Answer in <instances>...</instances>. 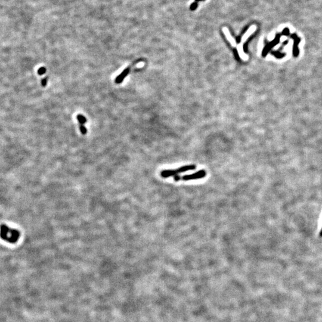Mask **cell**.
<instances>
[{"label":"cell","instance_id":"cell-1","mask_svg":"<svg viewBox=\"0 0 322 322\" xmlns=\"http://www.w3.org/2000/svg\"><path fill=\"white\" fill-rule=\"evenodd\" d=\"M0 236L4 240L14 243L18 242L20 233L16 230L11 229L6 225H2L0 228Z\"/></svg>","mask_w":322,"mask_h":322},{"label":"cell","instance_id":"cell-2","mask_svg":"<svg viewBox=\"0 0 322 322\" xmlns=\"http://www.w3.org/2000/svg\"><path fill=\"white\" fill-rule=\"evenodd\" d=\"M207 175V172L204 169H201L200 171H198L195 173L189 174V175H185L183 177H181V180L184 181H190V180H195L198 179H201L202 178H204Z\"/></svg>","mask_w":322,"mask_h":322},{"label":"cell","instance_id":"cell-3","mask_svg":"<svg viewBox=\"0 0 322 322\" xmlns=\"http://www.w3.org/2000/svg\"><path fill=\"white\" fill-rule=\"evenodd\" d=\"M291 37L294 39V43L293 46V55L295 57H297L299 54V50H298V44L300 42V38L296 35V34H292L291 35Z\"/></svg>","mask_w":322,"mask_h":322},{"label":"cell","instance_id":"cell-4","mask_svg":"<svg viewBox=\"0 0 322 322\" xmlns=\"http://www.w3.org/2000/svg\"><path fill=\"white\" fill-rule=\"evenodd\" d=\"M178 172L177 171V169H166L164 170L161 172V175L162 178H166L171 177H174L176 175H178Z\"/></svg>","mask_w":322,"mask_h":322},{"label":"cell","instance_id":"cell-5","mask_svg":"<svg viewBox=\"0 0 322 322\" xmlns=\"http://www.w3.org/2000/svg\"><path fill=\"white\" fill-rule=\"evenodd\" d=\"M130 68H131L130 67H128V68H125V69L123 70V71L119 75H118V76L116 78V79H115V83H116V84H120V83H121L123 81V80L125 79V78L128 75L129 72H130Z\"/></svg>","mask_w":322,"mask_h":322},{"label":"cell","instance_id":"cell-6","mask_svg":"<svg viewBox=\"0 0 322 322\" xmlns=\"http://www.w3.org/2000/svg\"><path fill=\"white\" fill-rule=\"evenodd\" d=\"M196 166L195 165H185V166H181L180 168H178L177 169V171L178 172V174L180 173H182V172H187V171H191V170H195L196 169Z\"/></svg>","mask_w":322,"mask_h":322},{"label":"cell","instance_id":"cell-7","mask_svg":"<svg viewBox=\"0 0 322 322\" xmlns=\"http://www.w3.org/2000/svg\"><path fill=\"white\" fill-rule=\"evenodd\" d=\"M224 33H225V34H226V37H227V39L229 40V41L230 42V43L231 44V45H232L233 46H236L235 41H234V39L230 37L228 29H226V28H224Z\"/></svg>","mask_w":322,"mask_h":322},{"label":"cell","instance_id":"cell-8","mask_svg":"<svg viewBox=\"0 0 322 322\" xmlns=\"http://www.w3.org/2000/svg\"><path fill=\"white\" fill-rule=\"evenodd\" d=\"M77 118L78 120L79 121V122L80 123V124H83L84 125L87 122V119L85 118V116H84L82 115H80V114L78 115L77 116Z\"/></svg>","mask_w":322,"mask_h":322},{"label":"cell","instance_id":"cell-9","mask_svg":"<svg viewBox=\"0 0 322 322\" xmlns=\"http://www.w3.org/2000/svg\"><path fill=\"white\" fill-rule=\"evenodd\" d=\"M80 131H81V133L83 134H85L87 133V128L85 127V126L83 124H80Z\"/></svg>","mask_w":322,"mask_h":322},{"label":"cell","instance_id":"cell-10","mask_svg":"<svg viewBox=\"0 0 322 322\" xmlns=\"http://www.w3.org/2000/svg\"><path fill=\"white\" fill-rule=\"evenodd\" d=\"M45 72H46V69H45V68H44V67L40 68L38 69V75H42L44 74Z\"/></svg>","mask_w":322,"mask_h":322},{"label":"cell","instance_id":"cell-11","mask_svg":"<svg viewBox=\"0 0 322 322\" xmlns=\"http://www.w3.org/2000/svg\"><path fill=\"white\" fill-rule=\"evenodd\" d=\"M47 81H48V79L47 78H44V79L42 80L41 81V84L43 87H45L47 85Z\"/></svg>","mask_w":322,"mask_h":322},{"label":"cell","instance_id":"cell-12","mask_svg":"<svg viewBox=\"0 0 322 322\" xmlns=\"http://www.w3.org/2000/svg\"><path fill=\"white\" fill-rule=\"evenodd\" d=\"M283 34L287 36V35H289V29L288 28H285L283 29Z\"/></svg>","mask_w":322,"mask_h":322},{"label":"cell","instance_id":"cell-13","mask_svg":"<svg viewBox=\"0 0 322 322\" xmlns=\"http://www.w3.org/2000/svg\"><path fill=\"white\" fill-rule=\"evenodd\" d=\"M173 177H174V180L175 181H180V180H181V177H180V176L178 175H175V176Z\"/></svg>","mask_w":322,"mask_h":322},{"label":"cell","instance_id":"cell-14","mask_svg":"<svg viewBox=\"0 0 322 322\" xmlns=\"http://www.w3.org/2000/svg\"><path fill=\"white\" fill-rule=\"evenodd\" d=\"M197 7V3H193L191 6V10H195Z\"/></svg>","mask_w":322,"mask_h":322},{"label":"cell","instance_id":"cell-15","mask_svg":"<svg viewBox=\"0 0 322 322\" xmlns=\"http://www.w3.org/2000/svg\"><path fill=\"white\" fill-rule=\"evenodd\" d=\"M320 236L322 237V229H321V231H320Z\"/></svg>","mask_w":322,"mask_h":322}]
</instances>
